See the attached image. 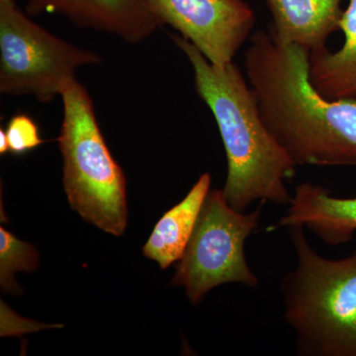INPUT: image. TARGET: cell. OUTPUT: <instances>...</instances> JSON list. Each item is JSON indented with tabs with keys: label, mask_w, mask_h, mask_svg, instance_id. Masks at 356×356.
Masks as SVG:
<instances>
[{
	"label": "cell",
	"mask_w": 356,
	"mask_h": 356,
	"mask_svg": "<svg viewBox=\"0 0 356 356\" xmlns=\"http://www.w3.org/2000/svg\"><path fill=\"white\" fill-rule=\"evenodd\" d=\"M339 29L344 35L343 47L337 51L327 47L310 51L309 76L327 99L356 102V0H350L343 10Z\"/></svg>",
	"instance_id": "obj_12"
},
{
	"label": "cell",
	"mask_w": 356,
	"mask_h": 356,
	"mask_svg": "<svg viewBox=\"0 0 356 356\" xmlns=\"http://www.w3.org/2000/svg\"><path fill=\"white\" fill-rule=\"evenodd\" d=\"M161 26L170 25L210 63H233L252 37L255 16L245 0H147Z\"/></svg>",
	"instance_id": "obj_7"
},
{
	"label": "cell",
	"mask_w": 356,
	"mask_h": 356,
	"mask_svg": "<svg viewBox=\"0 0 356 356\" xmlns=\"http://www.w3.org/2000/svg\"><path fill=\"white\" fill-rule=\"evenodd\" d=\"M264 205L261 202L252 212H240L229 205L222 189H211L172 280V286L184 288L193 305L220 285L259 287V277L248 266L245 247L259 228Z\"/></svg>",
	"instance_id": "obj_5"
},
{
	"label": "cell",
	"mask_w": 356,
	"mask_h": 356,
	"mask_svg": "<svg viewBox=\"0 0 356 356\" xmlns=\"http://www.w3.org/2000/svg\"><path fill=\"white\" fill-rule=\"evenodd\" d=\"M92 51L47 31L26 15L15 0H0V92L32 96L49 103L65 81L84 65L102 64Z\"/></svg>",
	"instance_id": "obj_6"
},
{
	"label": "cell",
	"mask_w": 356,
	"mask_h": 356,
	"mask_svg": "<svg viewBox=\"0 0 356 356\" xmlns=\"http://www.w3.org/2000/svg\"><path fill=\"white\" fill-rule=\"evenodd\" d=\"M303 227L325 245L350 243L356 233V196L339 198L321 185H297L275 228Z\"/></svg>",
	"instance_id": "obj_9"
},
{
	"label": "cell",
	"mask_w": 356,
	"mask_h": 356,
	"mask_svg": "<svg viewBox=\"0 0 356 356\" xmlns=\"http://www.w3.org/2000/svg\"><path fill=\"white\" fill-rule=\"evenodd\" d=\"M9 153L8 140H7L6 131L0 129V154L3 156Z\"/></svg>",
	"instance_id": "obj_15"
},
{
	"label": "cell",
	"mask_w": 356,
	"mask_h": 356,
	"mask_svg": "<svg viewBox=\"0 0 356 356\" xmlns=\"http://www.w3.org/2000/svg\"><path fill=\"white\" fill-rule=\"evenodd\" d=\"M193 70L201 99L216 120L227 158L225 198L240 212L254 202L287 206L297 165L262 121L247 76L233 63L212 64L179 34L170 35Z\"/></svg>",
	"instance_id": "obj_2"
},
{
	"label": "cell",
	"mask_w": 356,
	"mask_h": 356,
	"mask_svg": "<svg viewBox=\"0 0 356 356\" xmlns=\"http://www.w3.org/2000/svg\"><path fill=\"white\" fill-rule=\"evenodd\" d=\"M273 19V31L284 43L308 51L327 47L339 29L343 0H266Z\"/></svg>",
	"instance_id": "obj_10"
},
{
	"label": "cell",
	"mask_w": 356,
	"mask_h": 356,
	"mask_svg": "<svg viewBox=\"0 0 356 356\" xmlns=\"http://www.w3.org/2000/svg\"><path fill=\"white\" fill-rule=\"evenodd\" d=\"M38 264V252L31 243L18 240L0 227V285L4 292L19 294L20 286L14 275L18 271L33 273Z\"/></svg>",
	"instance_id": "obj_13"
},
{
	"label": "cell",
	"mask_w": 356,
	"mask_h": 356,
	"mask_svg": "<svg viewBox=\"0 0 356 356\" xmlns=\"http://www.w3.org/2000/svg\"><path fill=\"white\" fill-rule=\"evenodd\" d=\"M60 97L64 119L58 140L70 207L105 233L123 236L128 225L126 177L105 142L92 99L76 77L65 81Z\"/></svg>",
	"instance_id": "obj_4"
},
{
	"label": "cell",
	"mask_w": 356,
	"mask_h": 356,
	"mask_svg": "<svg viewBox=\"0 0 356 356\" xmlns=\"http://www.w3.org/2000/svg\"><path fill=\"white\" fill-rule=\"evenodd\" d=\"M9 153L22 156L41 146L44 140L40 136L36 122L27 114H16L11 117L6 128Z\"/></svg>",
	"instance_id": "obj_14"
},
{
	"label": "cell",
	"mask_w": 356,
	"mask_h": 356,
	"mask_svg": "<svg viewBox=\"0 0 356 356\" xmlns=\"http://www.w3.org/2000/svg\"><path fill=\"white\" fill-rule=\"evenodd\" d=\"M305 229L287 228L296 266L280 286L297 355L356 356V245L348 257L327 259Z\"/></svg>",
	"instance_id": "obj_3"
},
{
	"label": "cell",
	"mask_w": 356,
	"mask_h": 356,
	"mask_svg": "<svg viewBox=\"0 0 356 356\" xmlns=\"http://www.w3.org/2000/svg\"><path fill=\"white\" fill-rule=\"evenodd\" d=\"M211 182L210 173L201 175L184 200L168 210L154 226L143 252L158 262L161 269L168 268L184 255L211 191Z\"/></svg>",
	"instance_id": "obj_11"
},
{
	"label": "cell",
	"mask_w": 356,
	"mask_h": 356,
	"mask_svg": "<svg viewBox=\"0 0 356 356\" xmlns=\"http://www.w3.org/2000/svg\"><path fill=\"white\" fill-rule=\"evenodd\" d=\"M26 13L60 14L79 27L109 33L129 44L145 41L161 27L147 0H28Z\"/></svg>",
	"instance_id": "obj_8"
},
{
	"label": "cell",
	"mask_w": 356,
	"mask_h": 356,
	"mask_svg": "<svg viewBox=\"0 0 356 356\" xmlns=\"http://www.w3.org/2000/svg\"><path fill=\"white\" fill-rule=\"evenodd\" d=\"M245 76L262 121L297 166H356V102L330 100L309 76L310 51L255 32Z\"/></svg>",
	"instance_id": "obj_1"
}]
</instances>
